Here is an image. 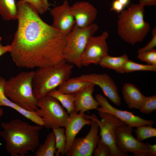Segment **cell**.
I'll return each mask as SVG.
<instances>
[{
    "instance_id": "cell-1",
    "label": "cell",
    "mask_w": 156,
    "mask_h": 156,
    "mask_svg": "<svg viewBox=\"0 0 156 156\" xmlns=\"http://www.w3.org/2000/svg\"><path fill=\"white\" fill-rule=\"evenodd\" d=\"M16 5L18 26L9 52L16 65L38 68L64 60L68 34L44 21L29 3L19 0Z\"/></svg>"
},
{
    "instance_id": "cell-2",
    "label": "cell",
    "mask_w": 156,
    "mask_h": 156,
    "mask_svg": "<svg viewBox=\"0 0 156 156\" xmlns=\"http://www.w3.org/2000/svg\"><path fill=\"white\" fill-rule=\"evenodd\" d=\"M0 136L4 139L5 149L11 156H25L35 152L39 145L42 126L32 125L18 119L1 123Z\"/></svg>"
},
{
    "instance_id": "cell-3",
    "label": "cell",
    "mask_w": 156,
    "mask_h": 156,
    "mask_svg": "<svg viewBox=\"0 0 156 156\" xmlns=\"http://www.w3.org/2000/svg\"><path fill=\"white\" fill-rule=\"evenodd\" d=\"M144 7L133 3L119 14L117 33L126 43L134 45L142 42L148 34L151 27L144 21Z\"/></svg>"
},
{
    "instance_id": "cell-4",
    "label": "cell",
    "mask_w": 156,
    "mask_h": 156,
    "mask_svg": "<svg viewBox=\"0 0 156 156\" xmlns=\"http://www.w3.org/2000/svg\"><path fill=\"white\" fill-rule=\"evenodd\" d=\"M74 65L64 60L54 65L37 68L32 85L34 94L38 100L70 78Z\"/></svg>"
},
{
    "instance_id": "cell-5",
    "label": "cell",
    "mask_w": 156,
    "mask_h": 156,
    "mask_svg": "<svg viewBox=\"0 0 156 156\" xmlns=\"http://www.w3.org/2000/svg\"><path fill=\"white\" fill-rule=\"evenodd\" d=\"M34 71L21 72L5 81L4 93L11 101L26 110L34 112L38 100L33 92L32 81Z\"/></svg>"
},
{
    "instance_id": "cell-6",
    "label": "cell",
    "mask_w": 156,
    "mask_h": 156,
    "mask_svg": "<svg viewBox=\"0 0 156 156\" xmlns=\"http://www.w3.org/2000/svg\"><path fill=\"white\" fill-rule=\"evenodd\" d=\"M98 29V25L95 23L84 28L79 27L75 24L67 36L64 51V60L81 68L82 54L89 39Z\"/></svg>"
},
{
    "instance_id": "cell-7",
    "label": "cell",
    "mask_w": 156,
    "mask_h": 156,
    "mask_svg": "<svg viewBox=\"0 0 156 156\" xmlns=\"http://www.w3.org/2000/svg\"><path fill=\"white\" fill-rule=\"evenodd\" d=\"M35 111L47 129L64 127L69 114L57 100L49 95L38 100Z\"/></svg>"
},
{
    "instance_id": "cell-8",
    "label": "cell",
    "mask_w": 156,
    "mask_h": 156,
    "mask_svg": "<svg viewBox=\"0 0 156 156\" xmlns=\"http://www.w3.org/2000/svg\"><path fill=\"white\" fill-rule=\"evenodd\" d=\"M101 118L99 120L94 114L91 115L84 114L85 118L95 121L100 130L101 139L110 149L112 156H127L128 153L120 152L116 142V129L119 126L126 124L114 116L108 113L98 112Z\"/></svg>"
},
{
    "instance_id": "cell-9",
    "label": "cell",
    "mask_w": 156,
    "mask_h": 156,
    "mask_svg": "<svg viewBox=\"0 0 156 156\" xmlns=\"http://www.w3.org/2000/svg\"><path fill=\"white\" fill-rule=\"evenodd\" d=\"M133 127L126 124L117 127L116 129V142L121 152L132 153L135 156H150L147 143L140 142L132 135Z\"/></svg>"
},
{
    "instance_id": "cell-10",
    "label": "cell",
    "mask_w": 156,
    "mask_h": 156,
    "mask_svg": "<svg viewBox=\"0 0 156 156\" xmlns=\"http://www.w3.org/2000/svg\"><path fill=\"white\" fill-rule=\"evenodd\" d=\"M109 36L108 33L105 31L99 36H93L90 38L81 57L82 66L99 64L101 60L108 54L106 40Z\"/></svg>"
},
{
    "instance_id": "cell-11",
    "label": "cell",
    "mask_w": 156,
    "mask_h": 156,
    "mask_svg": "<svg viewBox=\"0 0 156 156\" xmlns=\"http://www.w3.org/2000/svg\"><path fill=\"white\" fill-rule=\"evenodd\" d=\"M95 98L100 106L96 109L98 112L110 114L133 128L143 125H152L155 123L154 120L145 119L134 114L132 112L114 107L109 103L106 97L101 94H96Z\"/></svg>"
},
{
    "instance_id": "cell-12",
    "label": "cell",
    "mask_w": 156,
    "mask_h": 156,
    "mask_svg": "<svg viewBox=\"0 0 156 156\" xmlns=\"http://www.w3.org/2000/svg\"><path fill=\"white\" fill-rule=\"evenodd\" d=\"M91 127L87 134L84 137L75 138L66 156H92L94 150L100 139L98 135L99 126L92 120Z\"/></svg>"
},
{
    "instance_id": "cell-13",
    "label": "cell",
    "mask_w": 156,
    "mask_h": 156,
    "mask_svg": "<svg viewBox=\"0 0 156 156\" xmlns=\"http://www.w3.org/2000/svg\"><path fill=\"white\" fill-rule=\"evenodd\" d=\"M75 78L98 86L105 96L114 105L118 106L121 105V99L117 87L112 79L107 74L90 73L83 74Z\"/></svg>"
},
{
    "instance_id": "cell-14",
    "label": "cell",
    "mask_w": 156,
    "mask_h": 156,
    "mask_svg": "<svg viewBox=\"0 0 156 156\" xmlns=\"http://www.w3.org/2000/svg\"><path fill=\"white\" fill-rule=\"evenodd\" d=\"M50 13L53 19L52 26L68 34L75 24L68 1L64 0L61 5L52 8Z\"/></svg>"
},
{
    "instance_id": "cell-15",
    "label": "cell",
    "mask_w": 156,
    "mask_h": 156,
    "mask_svg": "<svg viewBox=\"0 0 156 156\" xmlns=\"http://www.w3.org/2000/svg\"><path fill=\"white\" fill-rule=\"evenodd\" d=\"M70 8L75 24L80 27H86L94 23L97 15L96 9L87 1L77 2L70 6Z\"/></svg>"
},
{
    "instance_id": "cell-16",
    "label": "cell",
    "mask_w": 156,
    "mask_h": 156,
    "mask_svg": "<svg viewBox=\"0 0 156 156\" xmlns=\"http://www.w3.org/2000/svg\"><path fill=\"white\" fill-rule=\"evenodd\" d=\"M84 114L75 112L69 114L64 127L66 138L65 153L71 147L76 136L82 128L85 125H90L92 122L91 120L85 118Z\"/></svg>"
},
{
    "instance_id": "cell-17",
    "label": "cell",
    "mask_w": 156,
    "mask_h": 156,
    "mask_svg": "<svg viewBox=\"0 0 156 156\" xmlns=\"http://www.w3.org/2000/svg\"><path fill=\"white\" fill-rule=\"evenodd\" d=\"M95 86L90 83L83 90L75 94L74 112L84 113L89 110L96 109L99 107V103L93 96Z\"/></svg>"
},
{
    "instance_id": "cell-18",
    "label": "cell",
    "mask_w": 156,
    "mask_h": 156,
    "mask_svg": "<svg viewBox=\"0 0 156 156\" xmlns=\"http://www.w3.org/2000/svg\"><path fill=\"white\" fill-rule=\"evenodd\" d=\"M124 99L130 109H139L145 96L134 84L125 83L122 87Z\"/></svg>"
},
{
    "instance_id": "cell-19",
    "label": "cell",
    "mask_w": 156,
    "mask_h": 156,
    "mask_svg": "<svg viewBox=\"0 0 156 156\" xmlns=\"http://www.w3.org/2000/svg\"><path fill=\"white\" fill-rule=\"evenodd\" d=\"M129 59L127 55L125 54L118 57L112 56L108 54L101 60L99 64L103 68L112 69L118 73H124L125 64Z\"/></svg>"
},
{
    "instance_id": "cell-20",
    "label": "cell",
    "mask_w": 156,
    "mask_h": 156,
    "mask_svg": "<svg viewBox=\"0 0 156 156\" xmlns=\"http://www.w3.org/2000/svg\"><path fill=\"white\" fill-rule=\"evenodd\" d=\"M90 83L77 80L75 77L70 78L59 86L57 90L64 93L75 94L83 90Z\"/></svg>"
},
{
    "instance_id": "cell-21",
    "label": "cell",
    "mask_w": 156,
    "mask_h": 156,
    "mask_svg": "<svg viewBox=\"0 0 156 156\" xmlns=\"http://www.w3.org/2000/svg\"><path fill=\"white\" fill-rule=\"evenodd\" d=\"M36 151L35 156H53L56 152L55 140L52 131L46 136L43 144L39 145Z\"/></svg>"
},
{
    "instance_id": "cell-22",
    "label": "cell",
    "mask_w": 156,
    "mask_h": 156,
    "mask_svg": "<svg viewBox=\"0 0 156 156\" xmlns=\"http://www.w3.org/2000/svg\"><path fill=\"white\" fill-rule=\"evenodd\" d=\"M47 95L57 100L69 114L74 112L75 94L64 93L56 89L49 92Z\"/></svg>"
},
{
    "instance_id": "cell-23",
    "label": "cell",
    "mask_w": 156,
    "mask_h": 156,
    "mask_svg": "<svg viewBox=\"0 0 156 156\" xmlns=\"http://www.w3.org/2000/svg\"><path fill=\"white\" fill-rule=\"evenodd\" d=\"M17 13L15 0H0V15L4 20H17Z\"/></svg>"
},
{
    "instance_id": "cell-24",
    "label": "cell",
    "mask_w": 156,
    "mask_h": 156,
    "mask_svg": "<svg viewBox=\"0 0 156 156\" xmlns=\"http://www.w3.org/2000/svg\"><path fill=\"white\" fill-rule=\"evenodd\" d=\"M5 80L0 76V107L7 106L13 109L25 118L30 116V112L19 106L11 101L5 95L4 86Z\"/></svg>"
},
{
    "instance_id": "cell-25",
    "label": "cell",
    "mask_w": 156,
    "mask_h": 156,
    "mask_svg": "<svg viewBox=\"0 0 156 156\" xmlns=\"http://www.w3.org/2000/svg\"><path fill=\"white\" fill-rule=\"evenodd\" d=\"M55 140L56 152L55 156L65 155L66 136L64 129L62 127L54 128L52 129Z\"/></svg>"
},
{
    "instance_id": "cell-26",
    "label": "cell",
    "mask_w": 156,
    "mask_h": 156,
    "mask_svg": "<svg viewBox=\"0 0 156 156\" xmlns=\"http://www.w3.org/2000/svg\"><path fill=\"white\" fill-rule=\"evenodd\" d=\"M136 139L140 142L156 136V129L151 125H143L138 126L134 130Z\"/></svg>"
},
{
    "instance_id": "cell-27",
    "label": "cell",
    "mask_w": 156,
    "mask_h": 156,
    "mask_svg": "<svg viewBox=\"0 0 156 156\" xmlns=\"http://www.w3.org/2000/svg\"><path fill=\"white\" fill-rule=\"evenodd\" d=\"M141 71L155 72L156 71V66L138 63L129 59L124 67V73Z\"/></svg>"
},
{
    "instance_id": "cell-28",
    "label": "cell",
    "mask_w": 156,
    "mask_h": 156,
    "mask_svg": "<svg viewBox=\"0 0 156 156\" xmlns=\"http://www.w3.org/2000/svg\"><path fill=\"white\" fill-rule=\"evenodd\" d=\"M143 113L149 114L156 110V95L145 96L139 109Z\"/></svg>"
},
{
    "instance_id": "cell-29",
    "label": "cell",
    "mask_w": 156,
    "mask_h": 156,
    "mask_svg": "<svg viewBox=\"0 0 156 156\" xmlns=\"http://www.w3.org/2000/svg\"><path fill=\"white\" fill-rule=\"evenodd\" d=\"M138 54V57L141 61L147 64L156 66V50L155 49Z\"/></svg>"
},
{
    "instance_id": "cell-30",
    "label": "cell",
    "mask_w": 156,
    "mask_h": 156,
    "mask_svg": "<svg viewBox=\"0 0 156 156\" xmlns=\"http://www.w3.org/2000/svg\"><path fill=\"white\" fill-rule=\"evenodd\" d=\"M93 154L94 156H112L109 146L100 139Z\"/></svg>"
},
{
    "instance_id": "cell-31",
    "label": "cell",
    "mask_w": 156,
    "mask_h": 156,
    "mask_svg": "<svg viewBox=\"0 0 156 156\" xmlns=\"http://www.w3.org/2000/svg\"><path fill=\"white\" fill-rule=\"evenodd\" d=\"M156 46V27L152 31V38L148 43L144 47L138 50V53L152 50Z\"/></svg>"
},
{
    "instance_id": "cell-32",
    "label": "cell",
    "mask_w": 156,
    "mask_h": 156,
    "mask_svg": "<svg viewBox=\"0 0 156 156\" xmlns=\"http://www.w3.org/2000/svg\"><path fill=\"white\" fill-rule=\"evenodd\" d=\"M25 1L32 5L39 14H43L46 11L40 0H21Z\"/></svg>"
},
{
    "instance_id": "cell-33",
    "label": "cell",
    "mask_w": 156,
    "mask_h": 156,
    "mask_svg": "<svg viewBox=\"0 0 156 156\" xmlns=\"http://www.w3.org/2000/svg\"><path fill=\"white\" fill-rule=\"evenodd\" d=\"M124 8L118 0H114L112 3L110 10L119 14L123 10Z\"/></svg>"
},
{
    "instance_id": "cell-34",
    "label": "cell",
    "mask_w": 156,
    "mask_h": 156,
    "mask_svg": "<svg viewBox=\"0 0 156 156\" xmlns=\"http://www.w3.org/2000/svg\"><path fill=\"white\" fill-rule=\"evenodd\" d=\"M139 3L141 6H151L156 4V0H139Z\"/></svg>"
},
{
    "instance_id": "cell-35",
    "label": "cell",
    "mask_w": 156,
    "mask_h": 156,
    "mask_svg": "<svg viewBox=\"0 0 156 156\" xmlns=\"http://www.w3.org/2000/svg\"><path fill=\"white\" fill-rule=\"evenodd\" d=\"M2 38L0 36V57L5 53L9 52L10 49V45H3L1 43Z\"/></svg>"
},
{
    "instance_id": "cell-36",
    "label": "cell",
    "mask_w": 156,
    "mask_h": 156,
    "mask_svg": "<svg viewBox=\"0 0 156 156\" xmlns=\"http://www.w3.org/2000/svg\"><path fill=\"white\" fill-rule=\"evenodd\" d=\"M148 146V153L150 156L156 155V144H151L147 143Z\"/></svg>"
},
{
    "instance_id": "cell-37",
    "label": "cell",
    "mask_w": 156,
    "mask_h": 156,
    "mask_svg": "<svg viewBox=\"0 0 156 156\" xmlns=\"http://www.w3.org/2000/svg\"><path fill=\"white\" fill-rule=\"evenodd\" d=\"M45 10L47 11L49 9L50 5L48 0H40Z\"/></svg>"
},
{
    "instance_id": "cell-38",
    "label": "cell",
    "mask_w": 156,
    "mask_h": 156,
    "mask_svg": "<svg viewBox=\"0 0 156 156\" xmlns=\"http://www.w3.org/2000/svg\"><path fill=\"white\" fill-rule=\"evenodd\" d=\"M118 0L125 8L126 7L129 5L130 1V0Z\"/></svg>"
},
{
    "instance_id": "cell-39",
    "label": "cell",
    "mask_w": 156,
    "mask_h": 156,
    "mask_svg": "<svg viewBox=\"0 0 156 156\" xmlns=\"http://www.w3.org/2000/svg\"><path fill=\"white\" fill-rule=\"evenodd\" d=\"M3 114V109L0 107V117H1Z\"/></svg>"
}]
</instances>
